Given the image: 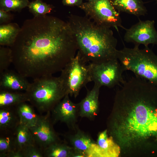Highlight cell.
Returning a JSON list of instances; mask_svg holds the SVG:
<instances>
[{"mask_svg":"<svg viewBox=\"0 0 157 157\" xmlns=\"http://www.w3.org/2000/svg\"><path fill=\"white\" fill-rule=\"evenodd\" d=\"M10 47L16 71L33 79L61 72L78 50L68 22L46 15L26 20Z\"/></svg>","mask_w":157,"mask_h":157,"instance_id":"obj_1","label":"cell"},{"mask_svg":"<svg viewBox=\"0 0 157 157\" xmlns=\"http://www.w3.org/2000/svg\"><path fill=\"white\" fill-rule=\"evenodd\" d=\"M107 127L122 149L144 147L157 135V86L135 76L125 81L116 92Z\"/></svg>","mask_w":157,"mask_h":157,"instance_id":"obj_2","label":"cell"},{"mask_svg":"<svg viewBox=\"0 0 157 157\" xmlns=\"http://www.w3.org/2000/svg\"><path fill=\"white\" fill-rule=\"evenodd\" d=\"M67 22L84 63H99L117 59V40L110 28L99 25L86 16L74 14L69 16Z\"/></svg>","mask_w":157,"mask_h":157,"instance_id":"obj_3","label":"cell"},{"mask_svg":"<svg viewBox=\"0 0 157 157\" xmlns=\"http://www.w3.org/2000/svg\"><path fill=\"white\" fill-rule=\"evenodd\" d=\"M117 58L124 71H130L135 76L157 86V55L148 46L142 49L124 46L118 50Z\"/></svg>","mask_w":157,"mask_h":157,"instance_id":"obj_4","label":"cell"},{"mask_svg":"<svg viewBox=\"0 0 157 157\" xmlns=\"http://www.w3.org/2000/svg\"><path fill=\"white\" fill-rule=\"evenodd\" d=\"M25 92L28 102L40 113L51 112L67 94L60 76L52 75L33 79Z\"/></svg>","mask_w":157,"mask_h":157,"instance_id":"obj_5","label":"cell"},{"mask_svg":"<svg viewBox=\"0 0 157 157\" xmlns=\"http://www.w3.org/2000/svg\"><path fill=\"white\" fill-rule=\"evenodd\" d=\"M61 72L60 77L67 94L74 98L91 81L88 65L82 60L78 51Z\"/></svg>","mask_w":157,"mask_h":157,"instance_id":"obj_6","label":"cell"},{"mask_svg":"<svg viewBox=\"0 0 157 157\" xmlns=\"http://www.w3.org/2000/svg\"><path fill=\"white\" fill-rule=\"evenodd\" d=\"M86 16L96 24L118 32L119 27L125 29L122 24L119 13L115 8L110 0H94L84 2L79 7Z\"/></svg>","mask_w":157,"mask_h":157,"instance_id":"obj_7","label":"cell"},{"mask_svg":"<svg viewBox=\"0 0 157 157\" xmlns=\"http://www.w3.org/2000/svg\"><path fill=\"white\" fill-rule=\"evenodd\" d=\"M91 81L101 87L112 88L125 81L122 76L124 72L117 59L99 63L88 65Z\"/></svg>","mask_w":157,"mask_h":157,"instance_id":"obj_8","label":"cell"},{"mask_svg":"<svg viewBox=\"0 0 157 157\" xmlns=\"http://www.w3.org/2000/svg\"><path fill=\"white\" fill-rule=\"evenodd\" d=\"M153 20L139 22L126 31L124 39L127 42H131L135 45L141 44L144 47L152 44L157 45V31Z\"/></svg>","mask_w":157,"mask_h":157,"instance_id":"obj_9","label":"cell"},{"mask_svg":"<svg viewBox=\"0 0 157 157\" xmlns=\"http://www.w3.org/2000/svg\"><path fill=\"white\" fill-rule=\"evenodd\" d=\"M51 112L39 115L35 125L29 129L36 145L43 150L50 145L61 141L53 126Z\"/></svg>","mask_w":157,"mask_h":157,"instance_id":"obj_10","label":"cell"},{"mask_svg":"<svg viewBox=\"0 0 157 157\" xmlns=\"http://www.w3.org/2000/svg\"><path fill=\"white\" fill-rule=\"evenodd\" d=\"M67 94L51 111V117L54 124L63 123L69 130L75 128L79 117L78 103H75L70 99Z\"/></svg>","mask_w":157,"mask_h":157,"instance_id":"obj_11","label":"cell"},{"mask_svg":"<svg viewBox=\"0 0 157 157\" xmlns=\"http://www.w3.org/2000/svg\"><path fill=\"white\" fill-rule=\"evenodd\" d=\"M121 148L110 136L106 129L99 133L96 142L86 153L87 157H117Z\"/></svg>","mask_w":157,"mask_h":157,"instance_id":"obj_12","label":"cell"},{"mask_svg":"<svg viewBox=\"0 0 157 157\" xmlns=\"http://www.w3.org/2000/svg\"><path fill=\"white\" fill-rule=\"evenodd\" d=\"M101 87L94 83L91 90L87 89L86 96L78 103L79 117L90 120H94L99 111V95Z\"/></svg>","mask_w":157,"mask_h":157,"instance_id":"obj_13","label":"cell"},{"mask_svg":"<svg viewBox=\"0 0 157 157\" xmlns=\"http://www.w3.org/2000/svg\"><path fill=\"white\" fill-rule=\"evenodd\" d=\"M65 141L73 149L74 151L85 154L92 145L96 142L88 133L81 129L78 126L75 128L69 130L64 135Z\"/></svg>","mask_w":157,"mask_h":157,"instance_id":"obj_14","label":"cell"},{"mask_svg":"<svg viewBox=\"0 0 157 157\" xmlns=\"http://www.w3.org/2000/svg\"><path fill=\"white\" fill-rule=\"evenodd\" d=\"M17 71L8 69L0 73V89L1 90L25 92L30 84Z\"/></svg>","mask_w":157,"mask_h":157,"instance_id":"obj_15","label":"cell"},{"mask_svg":"<svg viewBox=\"0 0 157 157\" xmlns=\"http://www.w3.org/2000/svg\"><path fill=\"white\" fill-rule=\"evenodd\" d=\"M115 9L119 13L124 12L138 17L144 16L147 10L141 0H110Z\"/></svg>","mask_w":157,"mask_h":157,"instance_id":"obj_16","label":"cell"},{"mask_svg":"<svg viewBox=\"0 0 157 157\" xmlns=\"http://www.w3.org/2000/svg\"><path fill=\"white\" fill-rule=\"evenodd\" d=\"M12 107L0 108V129L3 131L8 132L15 130L19 124L18 116L15 109Z\"/></svg>","mask_w":157,"mask_h":157,"instance_id":"obj_17","label":"cell"},{"mask_svg":"<svg viewBox=\"0 0 157 157\" xmlns=\"http://www.w3.org/2000/svg\"><path fill=\"white\" fill-rule=\"evenodd\" d=\"M28 102L25 92L0 90V108L15 106L24 102Z\"/></svg>","mask_w":157,"mask_h":157,"instance_id":"obj_18","label":"cell"},{"mask_svg":"<svg viewBox=\"0 0 157 157\" xmlns=\"http://www.w3.org/2000/svg\"><path fill=\"white\" fill-rule=\"evenodd\" d=\"M15 107L20 124L25 125L29 128L35 125L39 115L35 113L33 107L31 104L24 102Z\"/></svg>","mask_w":157,"mask_h":157,"instance_id":"obj_19","label":"cell"},{"mask_svg":"<svg viewBox=\"0 0 157 157\" xmlns=\"http://www.w3.org/2000/svg\"><path fill=\"white\" fill-rule=\"evenodd\" d=\"M20 29L19 25L15 23L0 25V46L11 47L16 40Z\"/></svg>","mask_w":157,"mask_h":157,"instance_id":"obj_20","label":"cell"},{"mask_svg":"<svg viewBox=\"0 0 157 157\" xmlns=\"http://www.w3.org/2000/svg\"><path fill=\"white\" fill-rule=\"evenodd\" d=\"M15 140L17 149L21 150L25 147L36 144L29 127L19 124L15 130Z\"/></svg>","mask_w":157,"mask_h":157,"instance_id":"obj_21","label":"cell"},{"mask_svg":"<svg viewBox=\"0 0 157 157\" xmlns=\"http://www.w3.org/2000/svg\"><path fill=\"white\" fill-rule=\"evenodd\" d=\"M72 148L65 141L52 144L43 150L44 157H72Z\"/></svg>","mask_w":157,"mask_h":157,"instance_id":"obj_22","label":"cell"},{"mask_svg":"<svg viewBox=\"0 0 157 157\" xmlns=\"http://www.w3.org/2000/svg\"><path fill=\"white\" fill-rule=\"evenodd\" d=\"M28 7L29 12L34 17L44 16L49 13L54 7L47 4L41 0H35L30 2Z\"/></svg>","mask_w":157,"mask_h":157,"instance_id":"obj_23","label":"cell"},{"mask_svg":"<svg viewBox=\"0 0 157 157\" xmlns=\"http://www.w3.org/2000/svg\"><path fill=\"white\" fill-rule=\"evenodd\" d=\"M29 0H0V9L7 12H20L28 6Z\"/></svg>","mask_w":157,"mask_h":157,"instance_id":"obj_24","label":"cell"},{"mask_svg":"<svg viewBox=\"0 0 157 157\" xmlns=\"http://www.w3.org/2000/svg\"><path fill=\"white\" fill-rule=\"evenodd\" d=\"M12 63V56L10 47L0 46V73L8 69Z\"/></svg>","mask_w":157,"mask_h":157,"instance_id":"obj_25","label":"cell"},{"mask_svg":"<svg viewBox=\"0 0 157 157\" xmlns=\"http://www.w3.org/2000/svg\"><path fill=\"white\" fill-rule=\"evenodd\" d=\"M17 149L15 137H5L0 138V157H6L8 153Z\"/></svg>","mask_w":157,"mask_h":157,"instance_id":"obj_26","label":"cell"},{"mask_svg":"<svg viewBox=\"0 0 157 157\" xmlns=\"http://www.w3.org/2000/svg\"><path fill=\"white\" fill-rule=\"evenodd\" d=\"M23 157H43V150L36 144L28 146L21 150Z\"/></svg>","mask_w":157,"mask_h":157,"instance_id":"obj_27","label":"cell"},{"mask_svg":"<svg viewBox=\"0 0 157 157\" xmlns=\"http://www.w3.org/2000/svg\"><path fill=\"white\" fill-rule=\"evenodd\" d=\"M13 17V15L10 12L0 9V25L10 23Z\"/></svg>","mask_w":157,"mask_h":157,"instance_id":"obj_28","label":"cell"},{"mask_svg":"<svg viewBox=\"0 0 157 157\" xmlns=\"http://www.w3.org/2000/svg\"><path fill=\"white\" fill-rule=\"evenodd\" d=\"M83 0H61L63 5L68 6L79 7L83 3Z\"/></svg>","mask_w":157,"mask_h":157,"instance_id":"obj_29","label":"cell"},{"mask_svg":"<svg viewBox=\"0 0 157 157\" xmlns=\"http://www.w3.org/2000/svg\"><path fill=\"white\" fill-rule=\"evenodd\" d=\"M87 0L88 1H92L94 0Z\"/></svg>","mask_w":157,"mask_h":157,"instance_id":"obj_30","label":"cell"},{"mask_svg":"<svg viewBox=\"0 0 157 157\" xmlns=\"http://www.w3.org/2000/svg\"><path fill=\"white\" fill-rule=\"evenodd\" d=\"M156 3H157V0H156Z\"/></svg>","mask_w":157,"mask_h":157,"instance_id":"obj_31","label":"cell"}]
</instances>
